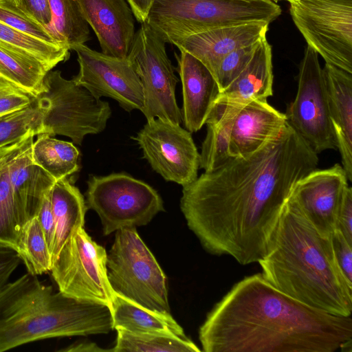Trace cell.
Masks as SVG:
<instances>
[{"mask_svg": "<svg viewBox=\"0 0 352 352\" xmlns=\"http://www.w3.org/2000/svg\"><path fill=\"white\" fill-rule=\"evenodd\" d=\"M43 110L37 99L30 106L0 116V148L20 141L29 133H41Z\"/></svg>", "mask_w": 352, "mask_h": 352, "instance_id": "obj_33", "label": "cell"}, {"mask_svg": "<svg viewBox=\"0 0 352 352\" xmlns=\"http://www.w3.org/2000/svg\"><path fill=\"white\" fill-rule=\"evenodd\" d=\"M33 162L43 169L55 181L77 172L80 153L72 142L63 141L43 133L31 147Z\"/></svg>", "mask_w": 352, "mask_h": 352, "instance_id": "obj_26", "label": "cell"}, {"mask_svg": "<svg viewBox=\"0 0 352 352\" xmlns=\"http://www.w3.org/2000/svg\"><path fill=\"white\" fill-rule=\"evenodd\" d=\"M271 1H280V0H271ZM286 1H288V0H286Z\"/></svg>", "mask_w": 352, "mask_h": 352, "instance_id": "obj_44", "label": "cell"}, {"mask_svg": "<svg viewBox=\"0 0 352 352\" xmlns=\"http://www.w3.org/2000/svg\"><path fill=\"white\" fill-rule=\"evenodd\" d=\"M47 71L36 60L0 45V78L37 97Z\"/></svg>", "mask_w": 352, "mask_h": 352, "instance_id": "obj_28", "label": "cell"}, {"mask_svg": "<svg viewBox=\"0 0 352 352\" xmlns=\"http://www.w3.org/2000/svg\"><path fill=\"white\" fill-rule=\"evenodd\" d=\"M74 1H78V0H74Z\"/></svg>", "mask_w": 352, "mask_h": 352, "instance_id": "obj_45", "label": "cell"}, {"mask_svg": "<svg viewBox=\"0 0 352 352\" xmlns=\"http://www.w3.org/2000/svg\"><path fill=\"white\" fill-rule=\"evenodd\" d=\"M63 352H107L112 351V349H104L96 343L89 342H78L73 343L66 348L60 349Z\"/></svg>", "mask_w": 352, "mask_h": 352, "instance_id": "obj_43", "label": "cell"}, {"mask_svg": "<svg viewBox=\"0 0 352 352\" xmlns=\"http://www.w3.org/2000/svg\"><path fill=\"white\" fill-rule=\"evenodd\" d=\"M79 64L78 74L73 78L95 97L116 100L128 112L142 111L144 93L140 79L127 58H117L95 51L85 44L74 47Z\"/></svg>", "mask_w": 352, "mask_h": 352, "instance_id": "obj_14", "label": "cell"}, {"mask_svg": "<svg viewBox=\"0 0 352 352\" xmlns=\"http://www.w3.org/2000/svg\"><path fill=\"white\" fill-rule=\"evenodd\" d=\"M322 71L336 148L352 182V74L327 63Z\"/></svg>", "mask_w": 352, "mask_h": 352, "instance_id": "obj_21", "label": "cell"}, {"mask_svg": "<svg viewBox=\"0 0 352 352\" xmlns=\"http://www.w3.org/2000/svg\"><path fill=\"white\" fill-rule=\"evenodd\" d=\"M285 114L287 122L316 154L336 148L318 54L309 45L300 64L296 97Z\"/></svg>", "mask_w": 352, "mask_h": 352, "instance_id": "obj_12", "label": "cell"}, {"mask_svg": "<svg viewBox=\"0 0 352 352\" xmlns=\"http://www.w3.org/2000/svg\"><path fill=\"white\" fill-rule=\"evenodd\" d=\"M175 53L182 85V122L190 133L197 132L205 124L220 89L209 69L190 54Z\"/></svg>", "mask_w": 352, "mask_h": 352, "instance_id": "obj_19", "label": "cell"}, {"mask_svg": "<svg viewBox=\"0 0 352 352\" xmlns=\"http://www.w3.org/2000/svg\"><path fill=\"white\" fill-rule=\"evenodd\" d=\"M348 178L343 167L336 164L312 170L293 188L291 198L305 217L323 236L336 229L337 216Z\"/></svg>", "mask_w": 352, "mask_h": 352, "instance_id": "obj_15", "label": "cell"}, {"mask_svg": "<svg viewBox=\"0 0 352 352\" xmlns=\"http://www.w3.org/2000/svg\"><path fill=\"white\" fill-rule=\"evenodd\" d=\"M0 22L45 42L66 45L45 27L1 5Z\"/></svg>", "mask_w": 352, "mask_h": 352, "instance_id": "obj_35", "label": "cell"}, {"mask_svg": "<svg viewBox=\"0 0 352 352\" xmlns=\"http://www.w3.org/2000/svg\"><path fill=\"white\" fill-rule=\"evenodd\" d=\"M241 108L214 103L206 119V135L199 153V167L212 171L232 158L231 131L234 119Z\"/></svg>", "mask_w": 352, "mask_h": 352, "instance_id": "obj_25", "label": "cell"}, {"mask_svg": "<svg viewBox=\"0 0 352 352\" xmlns=\"http://www.w3.org/2000/svg\"><path fill=\"white\" fill-rule=\"evenodd\" d=\"M80 11L96 35L102 52L127 58L135 36L133 14L126 0H78Z\"/></svg>", "mask_w": 352, "mask_h": 352, "instance_id": "obj_17", "label": "cell"}, {"mask_svg": "<svg viewBox=\"0 0 352 352\" xmlns=\"http://www.w3.org/2000/svg\"><path fill=\"white\" fill-rule=\"evenodd\" d=\"M293 21L326 63L352 74V0H288Z\"/></svg>", "mask_w": 352, "mask_h": 352, "instance_id": "obj_9", "label": "cell"}, {"mask_svg": "<svg viewBox=\"0 0 352 352\" xmlns=\"http://www.w3.org/2000/svg\"><path fill=\"white\" fill-rule=\"evenodd\" d=\"M18 253L28 273L37 276L50 271L51 252L37 217L23 226Z\"/></svg>", "mask_w": 352, "mask_h": 352, "instance_id": "obj_32", "label": "cell"}, {"mask_svg": "<svg viewBox=\"0 0 352 352\" xmlns=\"http://www.w3.org/2000/svg\"><path fill=\"white\" fill-rule=\"evenodd\" d=\"M133 139L151 168L166 181L182 186L197 178L199 153L191 133L160 118L146 120Z\"/></svg>", "mask_w": 352, "mask_h": 352, "instance_id": "obj_13", "label": "cell"}, {"mask_svg": "<svg viewBox=\"0 0 352 352\" xmlns=\"http://www.w3.org/2000/svg\"><path fill=\"white\" fill-rule=\"evenodd\" d=\"M50 190L44 196L36 217L45 237L52 256L55 235V222L50 201Z\"/></svg>", "mask_w": 352, "mask_h": 352, "instance_id": "obj_40", "label": "cell"}, {"mask_svg": "<svg viewBox=\"0 0 352 352\" xmlns=\"http://www.w3.org/2000/svg\"><path fill=\"white\" fill-rule=\"evenodd\" d=\"M107 259L105 249L82 227L63 245L50 272L62 294L111 309L114 292L107 277Z\"/></svg>", "mask_w": 352, "mask_h": 352, "instance_id": "obj_11", "label": "cell"}, {"mask_svg": "<svg viewBox=\"0 0 352 352\" xmlns=\"http://www.w3.org/2000/svg\"><path fill=\"white\" fill-rule=\"evenodd\" d=\"M36 99L43 110L41 134L65 135L78 145L87 135L103 131L111 115L107 102L58 70L47 72Z\"/></svg>", "mask_w": 352, "mask_h": 352, "instance_id": "obj_7", "label": "cell"}, {"mask_svg": "<svg viewBox=\"0 0 352 352\" xmlns=\"http://www.w3.org/2000/svg\"><path fill=\"white\" fill-rule=\"evenodd\" d=\"M0 5L38 23L54 34L50 29L52 13L48 0H0Z\"/></svg>", "mask_w": 352, "mask_h": 352, "instance_id": "obj_36", "label": "cell"}, {"mask_svg": "<svg viewBox=\"0 0 352 352\" xmlns=\"http://www.w3.org/2000/svg\"><path fill=\"white\" fill-rule=\"evenodd\" d=\"M21 261L16 250L0 243V287L8 282Z\"/></svg>", "mask_w": 352, "mask_h": 352, "instance_id": "obj_41", "label": "cell"}, {"mask_svg": "<svg viewBox=\"0 0 352 352\" xmlns=\"http://www.w3.org/2000/svg\"><path fill=\"white\" fill-rule=\"evenodd\" d=\"M276 289L312 308L351 316L352 284L341 271L331 236H322L289 197L258 262Z\"/></svg>", "mask_w": 352, "mask_h": 352, "instance_id": "obj_3", "label": "cell"}, {"mask_svg": "<svg viewBox=\"0 0 352 352\" xmlns=\"http://www.w3.org/2000/svg\"><path fill=\"white\" fill-rule=\"evenodd\" d=\"M87 183L85 203L99 216L104 235L124 228L145 226L164 210L158 192L129 175H90Z\"/></svg>", "mask_w": 352, "mask_h": 352, "instance_id": "obj_8", "label": "cell"}, {"mask_svg": "<svg viewBox=\"0 0 352 352\" xmlns=\"http://www.w3.org/2000/svg\"><path fill=\"white\" fill-rule=\"evenodd\" d=\"M0 45L41 63L52 70L69 57V49L62 44L49 43L0 22Z\"/></svg>", "mask_w": 352, "mask_h": 352, "instance_id": "obj_27", "label": "cell"}, {"mask_svg": "<svg viewBox=\"0 0 352 352\" xmlns=\"http://www.w3.org/2000/svg\"><path fill=\"white\" fill-rule=\"evenodd\" d=\"M331 241L337 263L345 278L352 284V245L338 230L331 234Z\"/></svg>", "mask_w": 352, "mask_h": 352, "instance_id": "obj_38", "label": "cell"}, {"mask_svg": "<svg viewBox=\"0 0 352 352\" xmlns=\"http://www.w3.org/2000/svg\"><path fill=\"white\" fill-rule=\"evenodd\" d=\"M52 13L50 29L70 50L90 40L89 25L77 1L48 0Z\"/></svg>", "mask_w": 352, "mask_h": 352, "instance_id": "obj_30", "label": "cell"}, {"mask_svg": "<svg viewBox=\"0 0 352 352\" xmlns=\"http://www.w3.org/2000/svg\"><path fill=\"white\" fill-rule=\"evenodd\" d=\"M106 305L54 292L28 272L0 287V352L52 338L108 333Z\"/></svg>", "mask_w": 352, "mask_h": 352, "instance_id": "obj_4", "label": "cell"}, {"mask_svg": "<svg viewBox=\"0 0 352 352\" xmlns=\"http://www.w3.org/2000/svg\"><path fill=\"white\" fill-rule=\"evenodd\" d=\"M352 245V188L349 186L345 189L339 208L336 229Z\"/></svg>", "mask_w": 352, "mask_h": 352, "instance_id": "obj_39", "label": "cell"}, {"mask_svg": "<svg viewBox=\"0 0 352 352\" xmlns=\"http://www.w3.org/2000/svg\"><path fill=\"white\" fill-rule=\"evenodd\" d=\"M136 20L142 23L148 18L154 0H126Z\"/></svg>", "mask_w": 352, "mask_h": 352, "instance_id": "obj_42", "label": "cell"}, {"mask_svg": "<svg viewBox=\"0 0 352 352\" xmlns=\"http://www.w3.org/2000/svg\"><path fill=\"white\" fill-rule=\"evenodd\" d=\"M273 78L272 47L265 38L245 69L219 93L214 103L242 108L252 101L267 100L272 96Z\"/></svg>", "mask_w": 352, "mask_h": 352, "instance_id": "obj_22", "label": "cell"}, {"mask_svg": "<svg viewBox=\"0 0 352 352\" xmlns=\"http://www.w3.org/2000/svg\"><path fill=\"white\" fill-rule=\"evenodd\" d=\"M35 135L29 133L17 142L8 160L10 186L22 229L37 216L44 196L56 182L32 160L31 147Z\"/></svg>", "mask_w": 352, "mask_h": 352, "instance_id": "obj_16", "label": "cell"}, {"mask_svg": "<svg viewBox=\"0 0 352 352\" xmlns=\"http://www.w3.org/2000/svg\"><path fill=\"white\" fill-rule=\"evenodd\" d=\"M50 196L55 222L52 264L66 241L78 229L84 227L88 208L83 195L67 178L56 181Z\"/></svg>", "mask_w": 352, "mask_h": 352, "instance_id": "obj_23", "label": "cell"}, {"mask_svg": "<svg viewBox=\"0 0 352 352\" xmlns=\"http://www.w3.org/2000/svg\"><path fill=\"white\" fill-rule=\"evenodd\" d=\"M318 162L287 121L256 152L232 157L183 186L181 210L206 251L241 265L258 263L293 188Z\"/></svg>", "mask_w": 352, "mask_h": 352, "instance_id": "obj_1", "label": "cell"}, {"mask_svg": "<svg viewBox=\"0 0 352 352\" xmlns=\"http://www.w3.org/2000/svg\"><path fill=\"white\" fill-rule=\"evenodd\" d=\"M287 123L285 113L267 100H256L243 107L232 129L230 149L233 157L249 155L277 138Z\"/></svg>", "mask_w": 352, "mask_h": 352, "instance_id": "obj_20", "label": "cell"}, {"mask_svg": "<svg viewBox=\"0 0 352 352\" xmlns=\"http://www.w3.org/2000/svg\"><path fill=\"white\" fill-rule=\"evenodd\" d=\"M165 44L145 21L135 34L127 58L142 83L144 107L141 111L146 120L160 118L180 125L182 111L175 98L179 79Z\"/></svg>", "mask_w": 352, "mask_h": 352, "instance_id": "obj_10", "label": "cell"}, {"mask_svg": "<svg viewBox=\"0 0 352 352\" xmlns=\"http://www.w3.org/2000/svg\"><path fill=\"white\" fill-rule=\"evenodd\" d=\"M107 268L115 294L149 310L170 313L166 276L135 227L116 232Z\"/></svg>", "mask_w": 352, "mask_h": 352, "instance_id": "obj_6", "label": "cell"}, {"mask_svg": "<svg viewBox=\"0 0 352 352\" xmlns=\"http://www.w3.org/2000/svg\"><path fill=\"white\" fill-rule=\"evenodd\" d=\"M16 142L0 148V243L18 252L22 227L14 206L8 172V160Z\"/></svg>", "mask_w": 352, "mask_h": 352, "instance_id": "obj_29", "label": "cell"}, {"mask_svg": "<svg viewBox=\"0 0 352 352\" xmlns=\"http://www.w3.org/2000/svg\"><path fill=\"white\" fill-rule=\"evenodd\" d=\"M36 98L0 78V116L23 109Z\"/></svg>", "mask_w": 352, "mask_h": 352, "instance_id": "obj_37", "label": "cell"}, {"mask_svg": "<svg viewBox=\"0 0 352 352\" xmlns=\"http://www.w3.org/2000/svg\"><path fill=\"white\" fill-rule=\"evenodd\" d=\"M199 338L205 352H335L352 339V319L307 306L260 273L214 305Z\"/></svg>", "mask_w": 352, "mask_h": 352, "instance_id": "obj_2", "label": "cell"}, {"mask_svg": "<svg viewBox=\"0 0 352 352\" xmlns=\"http://www.w3.org/2000/svg\"><path fill=\"white\" fill-rule=\"evenodd\" d=\"M260 41L237 48L221 60L215 76L220 92L227 88L245 69Z\"/></svg>", "mask_w": 352, "mask_h": 352, "instance_id": "obj_34", "label": "cell"}, {"mask_svg": "<svg viewBox=\"0 0 352 352\" xmlns=\"http://www.w3.org/2000/svg\"><path fill=\"white\" fill-rule=\"evenodd\" d=\"M269 24L260 21L220 27L190 35L173 45L199 60L215 78L221 60L237 48L266 38Z\"/></svg>", "mask_w": 352, "mask_h": 352, "instance_id": "obj_18", "label": "cell"}, {"mask_svg": "<svg viewBox=\"0 0 352 352\" xmlns=\"http://www.w3.org/2000/svg\"><path fill=\"white\" fill-rule=\"evenodd\" d=\"M113 352H200L189 338L183 339L161 334L135 333L117 329Z\"/></svg>", "mask_w": 352, "mask_h": 352, "instance_id": "obj_31", "label": "cell"}, {"mask_svg": "<svg viewBox=\"0 0 352 352\" xmlns=\"http://www.w3.org/2000/svg\"><path fill=\"white\" fill-rule=\"evenodd\" d=\"M113 329L135 333L161 334L188 339L170 313L149 310L113 294L111 303Z\"/></svg>", "mask_w": 352, "mask_h": 352, "instance_id": "obj_24", "label": "cell"}, {"mask_svg": "<svg viewBox=\"0 0 352 352\" xmlns=\"http://www.w3.org/2000/svg\"><path fill=\"white\" fill-rule=\"evenodd\" d=\"M281 14L271 0H154L146 22L166 43L223 26L270 23Z\"/></svg>", "mask_w": 352, "mask_h": 352, "instance_id": "obj_5", "label": "cell"}]
</instances>
